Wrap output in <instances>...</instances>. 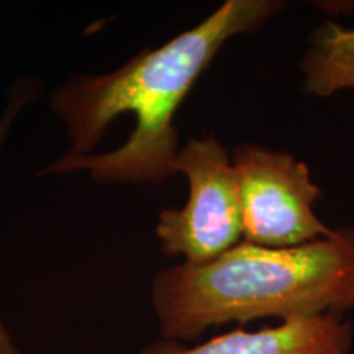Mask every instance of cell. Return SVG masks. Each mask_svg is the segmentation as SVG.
Listing matches in <instances>:
<instances>
[{
    "label": "cell",
    "instance_id": "1",
    "mask_svg": "<svg viewBox=\"0 0 354 354\" xmlns=\"http://www.w3.org/2000/svg\"><path fill=\"white\" fill-rule=\"evenodd\" d=\"M286 7L279 0H227L194 28L148 48L104 76H76L53 109L73 148L44 172L91 171L104 183H162L176 172L174 115L225 43L253 33Z\"/></svg>",
    "mask_w": 354,
    "mask_h": 354
},
{
    "label": "cell",
    "instance_id": "3",
    "mask_svg": "<svg viewBox=\"0 0 354 354\" xmlns=\"http://www.w3.org/2000/svg\"><path fill=\"white\" fill-rule=\"evenodd\" d=\"M176 172L189 179L183 209L159 214L156 234L162 253L201 266L243 241L240 190L232 154L215 136L190 138L179 149Z\"/></svg>",
    "mask_w": 354,
    "mask_h": 354
},
{
    "label": "cell",
    "instance_id": "6",
    "mask_svg": "<svg viewBox=\"0 0 354 354\" xmlns=\"http://www.w3.org/2000/svg\"><path fill=\"white\" fill-rule=\"evenodd\" d=\"M26 99H28L26 94H21V95H15L10 102H8L7 110L3 112L2 118H0V146H2L3 140H6L7 131H8V128L12 127V122H13V118H15L17 112H19L21 105L25 104ZM0 354H19L15 344H13V342H12L10 335H8L6 326L2 325V322H0Z\"/></svg>",
    "mask_w": 354,
    "mask_h": 354
},
{
    "label": "cell",
    "instance_id": "5",
    "mask_svg": "<svg viewBox=\"0 0 354 354\" xmlns=\"http://www.w3.org/2000/svg\"><path fill=\"white\" fill-rule=\"evenodd\" d=\"M353 339L351 320L326 313L259 330L234 328L192 348L162 338L140 354H349Z\"/></svg>",
    "mask_w": 354,
    "mask_h": 354
},
{
    "label": "cell",
    "instance_id": "2",
    "mask_svg": "<svg viewBox=\"0 0 354 354\" xmlns=\"http://www.w3.org/2000/svg\"><path fill=\"white\" fill-rule=\"evenodd\" d=\"M151 300L172 342L230 322L344 315L354 310V228L290 248L241 241L210 263L166 268L154 277Z\"/></svg>",
    "mask_w": 354,
    "mask_h": 354
},
{
    "label": "cell",
    "instance_id": "4",
    "mask_svg": "<svg viewBox=\"0 0 354 354\" xmlns=\"http://www.w3.org/2000/svg\"><path fill=\"white\" fill-rule=\"evenodd\" d=\"M232 162L240 190L243 241L290 248L333 232L313 210L323 190L313 183L304 161L289 153L243 143L233 149Z\"/></svg>",
    "mask_w": 354,
    "mask_h": 354
}]
</instances>
